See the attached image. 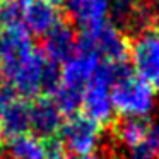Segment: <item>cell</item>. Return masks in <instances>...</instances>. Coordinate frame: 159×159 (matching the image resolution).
I'll return each instance as SVG.
<instances>
[{"mask_svg":"<svg viewBox=\"0 0 159 159\" xmlns=\"http://www.w3.org/2000/svg\"><path fill=\"white\" fill-rule=\"evenodd\" d=\"M39 48L52 62H57L60 65L67 62L77 48V31L74 28V22L67 16H62L58 22L41 36Z\"/></svg>","mask_w":159,"mask_h":159,"instance_id":"obj_7","label":"cell"},{"mask_svg":"<svg viewBox=\"0 0 159 159\" xmlns=\"http://www.w3.org/2000/svg\"><path fill=\"white\" fill-rule=\"evenodd\" d=\"M77 52L98 55L104 62H125L130 55V39L111 21L77 34Z\"/></svg>","mask_w":159,"mask_h":159,"instance_id":"obj_2","label":"cell"},{"mask_svg":"<svg viewBox=\"0 0 159 159\" xmlns=\"http://www.w3.org/2000/svg\"><path fill=\"white\" fill-rule=\"evenodd\" d=\"M77 159H111V157L108 154H104V152H94V154L82 156V157H77Z\"/></svg>","mask_w":159,"mask_h":159,"instance_id":"obj_19","label":"cell"},{"mask_svg":"<svg viewBox=\"0 0 159 159\" xmlns=\"http://www.w3.org/2000/svg\"><path fill=\"white\" fill-rule=\"evenodd\" d=\"M58 139L69 156L82 157L94 154L103 144V127L86 115L75 113L63 120L58 132Z\"/></svg>","mask_w":159,"mask_h":159,"instance_id":"obj_3","label":"cell"},{"mask_svg":"<svg viewBox=\"0 0 159 159\" xmlns=\"http://www.w3.org/2000/svg\"><path fill=\"white\" fill-rule=\"evenodd\" d=\"M46 57L41 52V48L33 50L29 55H26L21 62H17L14 67L4 72L5 80L14 89V93L19 98L31 101L36 96H39V86H41V74L45 67Z\"/></svg>","mask_w":159,"mask_h":159,"instance_id":"obj_5","label":"cell"},{"mask_svg":"<svg viewBox=\"0 0 159 159\" xmlns=\"http://www.w3.org/2000/svg\"><path fill=\"white\" fill-rule=\"evenodd\" d=\"M22 24V5L17 0H0V29Z\"/></svg>","mask_w":159,"mask_h":159,"instance_id":"obj_18","label":"cell"},{"mask_svg":"<svg viewBox=\"0 0 159 159\" xmlns=\"http://www.w3.org/2000/svg\"><path fill=\"white\" fill-rule=\"evenodd\" d=\"M29 132V101L16 96L0 111V135L4 144L12 137Z\"/></svg>","mask_w":159,"mask_h":159,"instance_id":"obj_12","label":"cell"},{"mask_svg":"<svg viewBox=\"0 0 159 159\" xmlns=\"http://www.w3.org/2000/svg\"><path fill=\"white\" fill-rule=\"evenodd\" d=\"M60 84H62V80H60V63L46 58L45 67H43V74H41L39 94L52 98L55 94V91L60 87Z\"/></svg>","mask_w":159,"mask_h":159,"instance_id":"obj_17","label":"cell"},{"mask_svg":"<svg viewBox=\"0 0 159 159\" xmlns=\"http://www.w3.org/2000/svg\"><path fill=\"white\" fill-rule=\"evenodd\" d=\"M52 99L55 101V104L58 106L60 113L65 118L72 116V115L79 113L80 104H82V91L72 89V87L62 86L55 91V94L52 96Z\"/></svg>","mask_w":159,"mask_h":159,"instance_id":"obj_16","label":"cell"},{"mask_svg":"<svg viewBox=\"0 0 159 159\" xmlns=\"http://www.w3.org/2000/svg\"><path fill=\"white\" fill-rule=\"evenodd\" d=\"M50 159H70L69 154H63V156H58V157H50Z\"/></svg>","mask_w":159,"mask_h":159,"instance_id":"obj_23","label":"cell"},{"mask_svg":"<svg viewBox=\"0 0 159 159\" xmlns=\"http://www.w3.org/2000/svg\"><path fill=\"white\" fill-rule=\"evenodd\" d=\"M5 86H7V84H5V77H4V72H2V69H0V91L4 89Z\"/></svg>","mask_w":159,"mask_h":159,"instance_id":"obj_22","label":"cell"},{"mask_svg":"<svg viewBox=\"0 0 159 159\" xmlns=\"http://www.w3.org/2000/svg\"><path fill=\"white\" fill-rule=\"evenodd\" d=\"M111 0H84L75 12L70 16L74 22L82 29H91L110 21Z\"/></svg>","mask_w":159,"mask_h":159,"instance_id":"obj_15","label":"cell"},{"mask_svg":"<svg viewBox=\"0 0 159 159\" xmlns=\"http://www.w3.org/2000/svg\"><path fill=\"white\" fill-rule=\"evenodd\" d=\"M159 157V121L149 120L144 140L128 149L118 151L111 159H157Z\"/></svg>","mask_w":159,"mask_h":159,"instance_id":"obj_14","label":"cell"},{"mask_svg":"<svg viewBox=\"0 0 159 159\" xmlns=\"http://www.w3.org/2000/svg\"><path fill=\"white\" fill-rule=\"evenodd\" d=\"M63 115L50 96H36L29 101V134L46 140L57 137L63 123Z\"/></svg>","mask_w":159,"mask_h":159,"instance_id":"obj_8","label":"cell"},{"mask_svg":"<svg viewBox=\"0 0 159 159\" xmlns=\"http://www.w3.org/2000/svg\"><path fill=\"white\" fill-rule=\"evenodd\" d=\"M0 149H4V140H2V135H0Z\"/></svg>","mask_w":159,"mask_h":159,"instance_id":"obj_25","label":"cell"},{"mask_svg":"<svg viewBox=\"0 0 159 159\" xmlns=\"http://www.w3.org/2000/svg\"><path fill=\"white\" fill-rule=\"evenodd\" d=\"M17 2H19V4L22 5V7H24V5H26V4H29V2H31V0H17Z\"/></svg>","mask_w":159,"mask_h":159,"instance_id":"obj_24","label":"cell"},{"mask_svg":"<svg viewBox=\"0 0 159 159\" xmlns=\"http://www.w3.org/2000/svg\"><path fill=\"white\" fill-rule=\"evenodd\" d=\"M4 151L11 159H48L45 142L29 132L9 139L4 144Z\"/></svg>","mask_w":159,"mask_h":159,"instance_id":"obj_13","label":"cell"},{"mask_svg":"<svg viewBox=\"0 0 159 159\" xmlns=\"http://www.w3.org/2000/svg\"><path fill=\"white\" fill-rule=\"evenodd\" d=\"M101 58L94 53L77 52L60 67V80L62 86L82 91L86 84L93 79L96 69L99 67Z\"/></svg>","mask_w":159,"mask_h":159,"instance_id":"obj_10","label":"cell"},{"mask_svg":"<svg viewBox=\"0 0 159 159\" xmlns=\"http://www.w3.org/2000/svg\"><path fill=\"white\" fill-rule=\"evenodd\" d=\"M152 12H154V21L159 24V0H151Z\"/></svg>","mask_w":159,"mask_h":159,"instance_id":"obj_20","label":"cell"},{"mask_svg":"<svg viewBox=\"0 0 159 159\" xmlns=\"http://www.w3.org/2000/svg\"><path fill=\"white\" fill-rule=\"evenodd\" d=\"M113 110L121 118H149L156 110V91L135 74L116 80L111 86Z\"/></svg>","mask_w":159,"mask_h":159,"instance_id":"obj_1","label":"cell"},{"mask_svg":"<svg viewBox=\"0 0 159 159\" xmlns=\"http://www.w3.org/2000/svg\"><path fill=\"white\" fill-rule=\"evenodd\" d=\"M62 16L58 7L48 4L46 0H31L22 7V24L31 34L43 36L58 22Z\"/></svg>","mask_w":159,"mask_h":159,"instance_id":"obj_11","label":"cell"},{"mask_svg":"<svg viewBox=\"0 0 159 159\" xmlns=\"http://www.w3.org/2000/svg\"><path fill=\"white\" fill-rule=\"evenodd\" d=\"M157 159H159V157H157Z\"/></svg>","mask_w":159,"mask_h":159,"instance_id":"obj_26","label":"cell"},{"mask_svg":"<svg viewBox=\"0 0 159 159\" xmlns=\"http://www.w3.org/2000/svg\"><path fill=\"white\" fill-rule=\"evenodd\" d=\"M132 70L140 80L159 91V34L157 28H149L130 41Z\"/></svg>","mask_w":159,"mask_h":159,"instance_id":"obj_4","label":"cell"},{"mask_svg":"<svg viewBox=\"0 0 159 159\" xmlns=\"http://www.w3.org/2000/svg\"><path fill=\"white\" fill-rule=\"evenodd\" d=\"M33 50H34V43L31 39V33L24 28V24L0 29V69L2 72L14 67Z\"/></svg>","mask_w":159,"mask_h":159,"instance_id":"obj_9","label":"cell"},{"mask_svg":"<svg viewBox=\"0 0 159 159\" xmlns=\"http://www.w3.org/2000/svg\"><path fill=\"white\" fill-rule=\"evenodd\" d=\"M80 110L82 115L99 123L101 127L113 123L115 110L111 103V84L98 72H94L93 79L82 89Z\"/></svg>","mask_w":159,"mask_h":159,"instance_id":"obj_6","label":"cell"},{"mask_svg":"<svg viewBox=\"0 0 159 159\" xmlns=\"http://www.w3.org/2000/svg\"><path fill=\"white\" fill-rule=\"evenodd\" d=\"M46 2H48V4H52V5H55V7H63L67 0H46Z\"/></svg>","mask_w":159,"mask_h":159,"instance_id":"obj_21","label":"cell"}]
</instances>
